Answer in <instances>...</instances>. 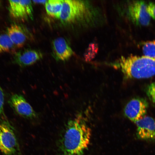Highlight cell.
Here are the masks:
<instances>
[{
  "instance_id": "8",
  "label": "cell",
  "mask_w": 155,
  "mask_h": 155,
  "mask_svg": "<svg viewBox=\"0 0 155 155\" xmlns=\"http://www.w3.org/2000/svg\"><path fill=\"white\" fill-rule=\"evenodd\" d=\"M9 102L15 112L20 116L28 119L37 117L36 113L22 95L18 94L13 95Z\"/></svg>"
},
{
  "instance_id": "18",
  "label": "cell",
  "mask_w": 155,
  "mask_h": 155,
  "mask_svg": "<svg viewBox=\"0 0 155 155\" xmlns=\"http://www.w3.org/2000/svg\"><path fill=\"white\" fill-rule=\"evenodd\" d=\"M4 100V94L3 91L0 86V115H1L3 114Z\"/></svg>"
},
{
  "instance_id": "16",
  "label": "cell",
  "mask_w": 155,
  "mask_h": 155,
  "mask_svg": "<svg viewBox=\"0 0 155 155\" xmlns=\"http://www.w3.org/2000/svg\"><path fill=\"white\" fill-rule=\"evenodd\" d=\"M146 92L149 99L152 103L155 104V82L148 86Z\"/></svg>"
},
{
  "instance_id": "9",
  "label": "cell",
  "mask_w": 155,
  "mask_h": 155,
  "mask_svg": "<svg viewBox=\"0 0 155 155\" xmlns=\"http://www.w3.org/2000/svg\"><path fill=\"white\" fill-rule=\"evenodd\" d=\"M135 123L137 126L136 134L138 138L146 141L155 140V119L145 116Z\"/></svg>"
},
{
  "instance_id": "12",
  "label": "cell",
  "mask_w": 155,
  "mask_h": 155,
  "mask_svg": "<svg viewBox=\"0 0 155 155\" xmlns=\"http://www.w3.org/2000/svg\"><path fill=\"white\" fill-rule=\"evenodd\" d=\"M7 34L15 47H22L28 39L26 31L22 26L13 24L9 27L7 30Z\"/></svg>"
},
{
  "instance_id": "4",
  "label": "cell",
  "mask_w": 155,
  "mask_h": 155,
  "mask_svg": "<svg viewBox=\"0 0 155 155\" xmlns=\"http://www.w3.org/2000/svg\"><path fill=\"white\" fill-rule=\"evenodd\" d=\"M19 146L13 129L6 121L0 123V150L6 155L19 152Z\"/></svg>"
},
{
  "instance_id": "13",
  "label": "cell",
  "mask_w": 155,
  "mask_h": 155,
  "mask_svg": "<svg viewBox=\"0 0 155 155\" xmlns=\"http://www.w3.org/2000/svg\"><path fill=\"white\" fill-rule=\"evenodd\" d=\"M63 0H47L45 8L47 14L54 18L59 19L62 10Z\"/></svg>"
},
{
  "instance_id": "15",
  "label": "cell",
  "mask_w": 155,
  "mask_h": 155,
  "mask_svg": "<svg viewBox=\"0 0 155 155\" xmlns=\"http://www.w3.org/2000/svg\"><path fill=\"white\" fill-rule=\"evenodd\" d=\"M142 50L145 56L155 58V40L144 43Z\"/></svg>"
},
{
  "instance_id": "17",
  "label": "cell",
  "mask_w": 155,
  "mask_h": 155,
  "mask_svg": "<svg viewBox=\"0 0 155 155\" xmlns=\"http://www.w3.org/2000/svg\"><path fill=\"white\" fill-rule=\"evenodd\" d=\"M147 10L150 17L155 19V3H149L147 5Z\"/></svg>"
},
{
  "instance_id": "10",
  "label": "cell",
  "mask_w": 155,
  "mask_h": 155,
  "mask_svg": "<svg viewBox=\"0 0 155 155\" xmlns=\"http://www.w3.org/2000/svg\"><path fill=\"white\" fill-rule=\"evenodd\" d=\"M42 54L37 50L28 49L15 53L14 63L21 67L32 65L41 59Z\"/></svg>"
},
{
  "instance_id": "5",
  "label": "cell",
  "mask_w": 155,
  "mask_h": 155,
  "mask_svg": "<svg viewBox=\"0 0 155 155\" xmlns=\"http://www.w3.org/2000/svg\"><path fill=\"white\" fill-rule=\"evenodd\" d=\"M147 4L143 1L131 2L128 7V16L135 24L146 26L150 23V16L147 10Z\"/></svg>"
},
{
  "instance_id": "14",
  "label": "cell",
  "mask_w": 155,
  "mask_h": 155,
  "mask_svg": "<svg viewBox=\"0 0 155 155\" xmlns=\"http://www.w3.org/2000/svg\"><path fill=\"white\" fill-rule=\"evenodd\" d=\"M15 47L7 34H0V53L14 52Z\"/></svg>"
},
{
  "instance_id": "6",
  "label": "cell",
  "mask_w": 155,
  "mask_h": 155,
  "mask_svg": "<svg viewBox=\"0 0 155 155\" xmlns=\"http://www.w3.org/2000/svg\"><path fill=\"white\" fill-rule=\"evenodd\" d=\"M148 107V103L145 99L134 98L126 105L124 114L128 119L135 123L145 116Z\"/></svg>"
},
{
  "instance_id": "19",
  "label": "cell",
  "mask_w": 155,
  "mask_h": 155,
  "mask_svg": "<svg viewBox=\"0 0 155 155\" xmlns=\"http://www.w3.org/2000/svg\"><path fill=\"white\" fill-rule=\"evenodd\" d=\"M47 1V0H33L32 1L35 3L45 4Z\"/></svg>"
},
{
  "instance_id": "11",
  "label": "cell",
  "mask_w": 155,
  "mask_h": 155,
  "mask_svg": "<svg viewBox=\"0 0 155 155\" xmlns=\"http://www.w3.org/2000/svg\"><path fill=\"white\" fill-rule=\"evenodd\" d=\"M53 54L57 61H65L73 54V51L66 40L60 37L55 39L52 42Z\"/></svg>"
},
{
  "instance_id": "2",
  "label": "cell",
  "mask_w": 155,
  "mask_h": 155,
  "mask_svg": "<svg viewBox=\"0 0 155 155\" xmlns=\"http://www.w3.org/2000/svg\"><path fill=\"white\" fill-rule=\"evenodd\" d=\"M100 11L88 1L63 0L59 19L66 23L88 27L96 25L100 22Z\"/></svg>"
},
{
  "instance_id": "1",
  "label": "cell",
  "mask_w": 155,
  "mask_h": 155,
  "mask_svg": "<svg viewBox=\"0 0 155 155\" xmlns=\"http://www.w3.org/2000/svg\"><path fill=\"white\" fill-rule=\"evenodd\" d=\"M91 131L79 115L66 124L59 140V155H83L89 145Z\"/></svg>"
},
{
  "instance_id": "3",
  "label": "cell",
  "mask_w": 155,
  "mask_h": 155,
  "mask_svg": "<svg viewBox=\"0 0 155 155\" xmlns=\"http://www.w3.org/2000/svg\"><path fill=\"white\" fill-rule=\"evenodd\" d=\"M115 65L127 78H147L155 75V58L131 55L121 57Z\"/></svg>"
},
{
  "instance_id": "7",
  "label": "cell",
  "mask_w": 155,
  "mask_h": 155,
  "mask_svg": "<svg viewBox=\"0 0 155 155\" xmlns=\"http://www.w3.org/2000/svg\"><path fill=\"white\" fill-rule=\"evenodd\" d=\"M31 0H9V10L13 18L22 20L32 18L33 9Z\"/></svg>"
}]
</instances>
